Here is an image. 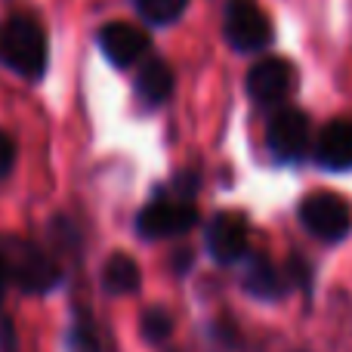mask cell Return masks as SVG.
Segmentation results:
<instances>
[{
  "mask_svg": "<svg viewBox=\"0 0 352 352\" xmlns=\"http://www.w3.org/2000/svg\"><path fill=\"white\" fill-rule=\"evenodd\" d=\"M244 281H248V291L260 300H278L281 294H285V285H287V278L266 260V256H254V260H250L248 278Z\"/></svg>",
  "mask_w": 352,
  "mask_h": 352,
  "instance_id": "12",
  "label": "cell"
},
{
  "mask_svg": "<svg viewBox=\"0 0 352 352\" xmlns=\"http://www.w3.org/2000/svg\"><path fill=\"white\" fill-rule=\"evenodd\" d=\"M12 161H16V142L6 133H0V179L12 170Z\"/></svg>",
  "mask_w": 352,
  "mask_h": 352,
  "instance_id": "17",
  "label": "cell"
},
{
  "mask_svg": "<svg viewBox=\"0 0 352 352\" xmlns=\"http://www.w3.org/2000/svg\"><path fill=\"white\" fill-rule=\"evenodd\" d=\"M72 352H102L99 346V337H96V328H93L90 316L87 312H78L74 318V328H72Z\"/></svg>",
  "mask_w": 352,
  "mask_h": 352,
  "instance_id": "16",
  "label": "cell"
},
{
  "mask_svg": "<svg viewBox=\"0 0 352 352\" xmlns=\"http://www.w3.org/2000/svg\"><path fill=\"white\" fill-rule=\"evenodd\" d=\"M294 84H297V72L287 59H263L248 74V93L263 109L281 105L294 93Z\"/></svg>",
  "mask_w": 352,
  "mask_h": 352,
  "instance_id": "5",
  "label": "cell"
},
{
  "mask_svg": "<svg viewBox=\"0 0 352 352\" xmlns=\"http://www.w3.org/2000/svg\"><path fill=\"white\" fill-rule=\"evenodd\" d=\"M99 47L111 65L127 68L148 53V34L130 22H111L99 31Z\"/></svg>",
  "mask_w": 352,
  "mask_h": 352,
  "instance_id": "9",
  "label": "cell"
},
{
  "mask_svg": "<svg viewBox=\"0 0 352 352\" xmlns=\"http://www.w3.org/2000/svg\"><path fill=\"white\" fill-rule=\"evenodd\" d=\"M142 281V272L127 254H115L109 256L102 269V285L109 294H133Z\"/></svg>",
  "mask_w": 352,
  "mask_h": 352,
  "instance_id": "13",
  "label": "cell"
},
{
  "mask_svg": "<svg viewBox=\"0 0 352 352\" xmlns=\"http://www.w3.org/2000/svg\"><path fill=\"white\" fill-rule=\"evenodd\" d=\"M136 6H140V12L148 19V22L167 25V22H173V19L182 16L188 0H136Z\"/></svg>",
  "mask_w": 352,
  "mask_h": 352,
  "instance_id": "14",
  "label": "cell"
},
{
  "mask_svg": "<svg viewBox=\"0 0 352 352\" xmlns=\"http://www.w3.org/2000/svg\"><path fill=\"white\" fill-rule=\"evenodd\" d=\"M3 287H6V275L0 272V300H3Z\"/></svg>",
  "mask_w": 352,
  "mask_h": 352,
  "instance_id": "18",
  "label": "cell"
},
{
  "mask_svg": "<svg viewBox=\"0 0 352 352\" xmlns=\"http://www.w3.org/2000/svg\"><path fill=\"white\" fill-rule=\"evenodd\" d=\"M226 37L241 53H256L272 41V22L256 0H226Z\"/></svg>",
  "mask_w": 352,
  "mask_h": 352,
  "instance_id": "3",
  "label": "cell"
},
{
  "mask_svg": "<svg viewBox=\"0 0 352 352\" xmlns=\"http://www.w3.org/2000/svg\"><path fill=\"white\" fill-rule=\"evenodd\" d=\"M173 93V72L167 62L161 59H148L146 65L140 68V78H136V96H140L142 105L155 109V105L167 102Z\"/></svg>",
  "mask_w": 352,
  "mask_h": 352,
  "instance_id": "11",
  "label": "cell"
},
{
  "mask_svg": "<svg viewBox=\"0 0 352 352\" xmlns=\"http://www.w3.org/2000/svg\"><path fill=\"white\" fill-rule=\"evenodd\" d=\"M248 241H250V229L248 219L241 213H217L207 229V248H210L213 260L229 266V263H238L244 254H248Z\"/></svg>",
  "mask_w": 352,
  "mask_h": 352,
  "instance_id": "8",
  "label": "cell"
},
{
  "mask_svg": "<svg viewBox=\"0 0 352 352\" xmlns=\"http://www.w3.org/2000/svg\"><path fill=\"white\" fill-rule=\"evenodd\" d=\"M0 272L28 294H47L59 285V266L34 241L19 235H0Z\"/></svg>",
  "mask_w": 352,
  "mask_h": 352,
  "instance_id": "1",
  "label": "cell"
},
{
  "mask_svg": "<svg viewBox=\"0 0 352 352\" xmlns=\"http://www.w3.org/2000/svg\"><path fill=\"white\" fill-rule=\"evenodd\" d=\"M0 62L16 74L34 80L47 68V37L28 16H12L0 25Z\"/></svg>",
  "mask_w": 352,
  "mask_h": 352,
  "instance_id": "2",
  "label": "cell"
},
{
  "mask_svg": "<svg viewBox=\"0 0 352 352\" xmlns=\"http://www.w3.org/2000/svg\"><path fill=\"white\" fill-rule=\"evenodd\" d=\"M300 219L303 226L318 235L322 241H340L343 235L352 229V213L349 204L340 198V195L331 192H316L300 204Z\"/></svg>",
  "mask_w": 352,
  "mask_h": 352,
  "instance_id": "4",
  "label": "cell"
},
{
  "mask_svg": "<svg viewBox=\"0 0 352 352\" xmlns=\"http://www.w3.org/2000/svg\"><path fill=\"white\" fill-rule=\"evenodd\" d=\"M170 331H173L170 312L161 309V306L146 309V316H142V334H146L148 343H164L167 337H170Z\"/></svg>",
  "mask_w": 352,
  "mask_h": 352,
  "instance_id": "15",
  "label": "cell"
},
{
  "mask_svg": "<svg viewBox=\"0 0 352 352\" xmlns=\"http://www.w3.org/2000/svg\"><path fill=\"white\" fill-rule=\"evenodd\" d=\"M269 152L278 161H297L309 148V118L297 109H281L266 130Z\"/></svg>",
  "mask_w": 352,
  "mask_h": 352,
  "instance_id": "6",
  "label": "cell"
},
{
  "mask_svg": "<svg viewBox=\"0 0 352 352\" xmlns=\"http://www.w3.org/2000/svg\"><path fill=\"white\" fill-rule=\"evenodd\" d=\"M316 161L328 170L352 167V121H334L316 140Z\"/></svg>",
  "mask_w": 352,
  "mask_h": 352,
  "instance_id": "10",
  "label": "cell"
},
{
  "mask_svg": "<svg viewBox=\"0 0 352 352\" xmlns=\"http://www.w3.org/2000/svg\"><path fill=\"white\" fill-rule=\"evenodd\" d=\"M195 219H198V210H195L192 201L186 198H164L148 204L146 210L140 213V232L146 238H167V235H179V232L192 229Z\"/></svg>",
  "mask_w": 352,
  "mask_h": 352,
  "instance_id": "7",
  "label": "cell"
}]
</instances>
